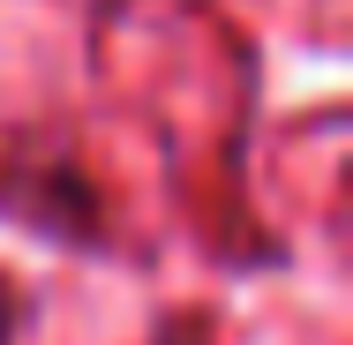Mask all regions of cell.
I'll list each match as a JSON object with an SVG mask.
<instances>
[{
	"label": "cell",
	"instance_id": "obj_1",
	"mask_svg": "<svg viewBox=\"0 0 353 345\" xmlns=\"http://www.w3.org/2000/svg\"><path fill=\"white\" fill-rule=\"evenodd\" d=\"M0 210L8 218H23V225H38V233H53V240H68V248H90L98 240V225H105V203H98V188L75 173V165H46V173H8L0 180Z\"/></svg>",
	"mask_w": 353,
	"mask_h": 345
},
{
	"label": "cell",
	"instance_id": "obj_2",
	"mask_svg": "<svg viewBox=\"0 0 353 345\" xmlns=\"http://www.w3.org/2000/svg\"><path fill=\"white\" fill-rule=\"evenodd\" d=\"M23 331H30V285L0 263V345H23Z\"/></svg>",
	"mask_w": 353,
	"mask_h": 345
}]
</instances>
